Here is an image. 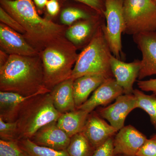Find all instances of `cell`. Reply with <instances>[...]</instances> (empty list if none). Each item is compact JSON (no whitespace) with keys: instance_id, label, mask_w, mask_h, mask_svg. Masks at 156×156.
I'll use <instances>...</instances> for the list:
<instances>
[{"instance_id":"obj_1","label":"cell","mask_w":156,"mask_h":156,"mask_svg":"<svg viewBox=\"0 0 156 156\" xmlns=\"http://www.w3.org/2000/svg\"><path fill=\"white\" fill-rule=\"evenodd\" d=\"M0 5L22 26L26 32L23 35L39 53L65 36L68 27L41 17L33 0H0Z\"/></svg>"},{"instance_id":"obj_2","label":"cell","mask_w":156,"mask_h":156,"mask_svg":"<svg viewBox=\"0 0 156 156\" xmlns=\"http://www.w3.org/2000/svg\"><path fill=\"white\" fill-rule=\"evenodd\" d=\"M0 91L15 92L28 97L50 92L44 83L40 55H11L0 66Z\"/></svg>"},{"instance_id":"obj_3","label":"cell","mask_w":156,"mask_h":156,"mask_svg":"<svg viewBox=\"0 0 156 156\" xmlns=\"http://www.w3.org/2000/svg\"><path fill=\"white\" fill-rule=\"evenodd\" d=\"M77 49L65 36L52 42L39 53L43 65L44 83L50 92L71 78L77 59Z\"/></svg>"},{"instance_id":"obj_4","label":"cell","mask_w":156,"mask_h":156,"mask_svg":"<svg viewBox=\"0 0 156 156\" xmlns=\"http://www.w3.org/2000/svg\"><path fill=\"white\" fill-rule=\"evenodd\" d=\"M104 23L92 41L79 53L71 78L86 75H100L107 79L114 78L111 67L112 54L104 32Z\"/></svg>"},{"instance_id":"obj_5","label":"cell","mask_w":156,"mask_h":156,"mask_svg":"<svg viewBox=\"0 0 156 156\" xmlns=\"http://www.w3.org/2000/svg\"><path fill=\"white\" fill-rule=\"evenodd\" d=\"M62 114L53 105L50 92L30 97L23 105L17 118L18 140L30 139L39 129L57 121Z\"/></svg>"},{"instance_id":"obj_6","label":"cell","mask_w":156,"mask_h":156,"mask_svg":"<svg viewBox=\"0 0 156 156\" xmlns=\"http://www.w3.org/2000/svg\"><path fill=\"white\" fill-rule=\"evenodd\" d=\"M124 33L134 35L156 31V3L154 0H124Z\"/></svg>"},{"instance_id":"obj_7","label":"cell","mask_w":156,"mask_h":156,"mask_svg":"<svg viewBox=\"0 0 156 156\" xmlns=\"http://www.w3.org/2000/svg\"><path fill=\"white\" fill-rule=\"evenodd\" d=\"M124 0H105L104 15L106 24H103L105 35L113 55L122 58V35L126 30V23L123 12Z\"/></svg>"},{"instance_id":"obj_8","label":"cell","mask_w":156,"mask_h":156,"mask_svg":"<svg viewBox=\"0 0 156 156\" xmlns=\"http://www.w3.org/2000/svg\"><path fill=\"white\" fill-rule=\"evenodd\" d=\"M105 18L103 14H98L88 19L78 20L68 27L65 36L77 50L83 49L92 41L99 27L105 23Z\"/></svg>"},{"instance_id":"obj_9","label":"cell","mask_w":156,"mask_h":156,"mask_svg":"<svg viewBox=\"0 0 156 156\" xmlns=\"http://www.w3.org/2000/svg\"><path fill=\"white\" fill-rule=\"evenodd\" d=\"M115 102L106 107L98 108L96 112L118 131L124 127L129 114L137 108V100L134 94H123L117 98Z\"/></svg>"},{"instance_id":"obj_10","label":"cell","mask_w":156,"mask_h":156,"mask_svg":"<svg viewBox=\"0 0 156 156\" xmlns=\"http://www.w3.org/2000/svg\"><path fill=\"white\" fill-rule=\"evenodd\" d=\"M132 36L142 54L138 80L156 75V31L140 33Z\"/></svg>"},{"instance_id":"obj_11","label":"cell","mask_w":156,"mask_h":156,"mask_svg":"<svg viewBox=\"0 0 156 156\" xmlns=\"http://www.w3.org/2000/svg\"><path fill=\"white\" fill-rule=\"evenodd\" d=\"M147 139L144 134L134 126L131 125L124 126L114 137L115 154L136 156Z\"/></svg>"},{"instance_id":"obj_12","label":"cell","mask_w":156,"mask_h":156,"mask_svg":"<svg viewBox=\"0 0 156 156\" xmlns=\"http://www.w3.org/2000/svg\"><path fill=\"white\" fill-rule=\"evenodd\" d=\"M1 50L9 55L35 56L39 53L32 47L22 34L0 23Z\"/></svg>"},{"instance_id":"obj_13","label":"cell","mask_w":156,"mask_h":156,"mask_svg":"<svg viewBox=\"0 0 156 156\" xmlns=\"http://www.w3.org/2000/svg\"><path fill=\"white\" fill-rule=\"evenodd\" d=\"M118 130L100 116L96 111L89 113L82 132L95 149L115 136Z\"/></svg>"},{"instance_id":"obj_14","label":"cell","mask_w":156,"mask_h":156,"mask_svg":"<svg viewBox=\"0 0 156 156\" xmlns=\"http://www.w3.org/2000/svg\"><path fill=\"white\" fill-rule=\"evenodd\" d=\"M112 73L117 83L123 89L124 94H132L133 85L138 78L141 61L136 59L126 63L112 55L110 60Z\"/></svg>"},{"instance_id":"obj_15","label":"cell","mask_w":156,"mask_h":156,"mask_svg":"<svg viewBox=\"0 0 156 156\" xmlns=\"http://www.w3.org/2000/svg\"><path fill=\"white\" fill-rule=\"evenodd\" d=\"M70 138L58 127L56 121L43 126L30 139L38 145L55 150L66 151Z\"/></svg>"},{"instance_id":"obj_16","label":"cell","mask_w":156,"mask_h":156,"mask_svg":"<svg viewBox=\"0 0 156 156\" xmlns=\"http://www.w3.org/2000/svg\"><path fill=\"white\" fill-rule=\"evenodd\" d=\"M123 94V89L117 83L115 78H107L95 89L91 97L77 109L90 113L98 107L106 105Z\"/></svg>"},{"instance_id":"obj_17","label":"cell","mask_w":156,"mask_h":156,"mask_svg":"<svg viewBox=\"0 0 156 156\" xmlns=\"http://www.w3.org/2000/svg\"><path fill=\"white\" fill-rule=\"evenodd\" d=\"M74 79L70 78L55 86L50 92L53 105L61 114L76 109L74 98Z\"/></svg>"},{"instance_id":"obj_18","label":"cell","mask_w":156,"mask_h":156,"mask_svg":"<svg viewBox=\"0 0 156 156\" xmlns=\"http://www.w3.org/2000/svg\"><path fill=\"white\" fill-rule=\"evenodd\" d=\"M61 6L58 14L59 20L61 24L67 27L78 20L88 19L99 14L89 6L74 1L64 2L61 4Z\"/></svg>"},{"instance_id":"obj_19","label":"cell","mask_w":156,"mask_h":156,"mask_svg":"<svg viewBox=\"0 0 156 156\" xmlns=\"http://www.w3.org/2000/svg\"><path fill=\"white\" fill-rule=\"evenodd\" d=\"M30 97L15 92L0 91V118L8 122H16L23 105Z\"/></svg>"},{"instance_id":"obj_20","label":"cell","mask_w":156,"mask_h":156,"mask_svg":"<svg viewBox=\"0 0 156 156\" xmlns=\"http://www.w3.org/2000/svg\"><path fill=\"white\" fill-rule=\"evenodd\" d=\"M105 79L100 75H86L75 79L73 89L76 108L89 99L90 94L94 92Z\"/></svg>"},{"instance_id":"obj_21","label":"cell","mask_w":156,"mask_h":156,"mask_svg":"<svg viewBox=\"0 0 156 156\" xmlns=\"http://www.w3.org/2000/svg\"><path fill=\"white\" fill-rule=\"evenodd\" d=\"M89 114L88 112L80 109L65 113L58 118L57 126L71 137L82 132Z\"/></svg>"},{"instance_id":"obj_22","label":"cell","mask_w":156,"mask_h":156,"mask_svg":"<svg viewBox=\"0 0 156 156\" xmlns=\"http://www.w3.org/2000/svg\"><path fill=\"white\" fill-rule=\"evenodd\" d=\"M26 156H69L66 151H57L36 144L29 138L17 140Z\"/></svg>"},{"instance_id":"obj_23","label":"cell","mask_w":156,"mask_h":156,"mask_svg":"<svg viewBox=\"0 0 156 156\" xmlns=\"http://www.w3.org/2000/svg\"><path fill=\"white\" fill-rule=\"evenodd\" d=\"M95 150L82 132L71 137L66 150L69 156H93Z\"/></svg>"},{"instance_id":"obj_24","label":"cell","mask_w":156,"mask_h":156,"mask_svg":"<svg viewBox=\"0 0 156 156\" xmlns=\"http://www.w3.org/2000/svg\"><path fill=\"white\" fill-rule=\"evenodd\" d=\"M137 100V108L142 109L147 113L151 123L156 129V96L153 94L148 95L142 91L135 89L133 91Z\"/></svg>"},{"instance_id":"obj_25","label":"cell","mask_w":156,"mask_h":156,"mask_svg":"<svg viewBox=\"0 0 156 156\" xmlns=\"http://www.w3.org/2000/svg\"><path fill=\"white\" fill-rule=\"evenodd\" d=\"M0 138L8 141L18 140L19 133L17 121L8 122L0 118Z\"/></svg>"},{"instance_id":"obj_26","label":"cell","mask_w":156,"mask_h":156,"mask_svg":"<svg viewBox=\"0 0 156 156\" xmlns=\"http://www.w3.org/2000/svg\"><path fill=\"white\" fill-rule=\"evenodd\" d=\"M0 156H26L17 141L0 139Z\"/></svg>"},{"instance_id":"obj_27","label":"cell","mask_w":156,"mask_h":156,"mask_svg":"<svg viewBox=\"0 0 156 156\" xmlns=\"http://www.w3.org/2000/svg\"><path fill=\"white\" fill-rule=\"evenodd\" d=\"M0 21L2 23L21 34H25V30L19 22L1 7H0Z\"/></svg>"},{"instance_id":"obj_28","label":"cell","mask_w":156,"mask_h":156,"mask_svg":"<svg viewBox=\"0 0 156 156\" xmlns=\"http://www.w3.org/2000/svg\"><path fill=\"white\" fill-rule=\"evenodd\" d=\"M114 137H112L95 149L93 156H117L113 146Z\"/></svg>"},{"instance_id":"obj_29","label":"cell","mask_w":156,"mask_h":156,"mask_svg":"<svg viewBox=\"0 0 156 156\" xmlns=\"http://www.w3.org/2000/svg\"><path fill=\"white\" fill-rule=\"evenodd\" d=\"M60 4L66 1H74L82 3L94 9L99 14H103L105 11V0H58Z\"/></svg>"},{"instance_id":"obj_30","label":"cell","mask_w":156,"mask_h":156,"mask_svg":"<svg viewBox=\"0 0 156 156\" xmlns=\"http://www.w3.org/2000/svg\"><path fill=\"white\" fill-rule=\"evenodd\" d=\"M136 156H156V139H147Z\"/></svg>"},{"instance_id":"obj_31","label":"cell","mask_w":156,"mask_h":156,"mask_svg":"<svg viewBox=\"0 0 156 156\" xmlns=\"http://www.w3.org/2000/svg\"><path fill=\"white\" fill-rule=\"evenodd\" d=\"M61 4L58 0H48L45 7L47 17L45 18L52 20L53 18L57 17L60 13Z\"/></svg>"},{"instance_id":"obj_32","label":"cell","mask_w":156,"mask_h":156,"mask_svg":"<svg viewBox=\"0 0 156 156\" xmlns=\"http://www.w3.org/2000/svg\"><path fill=\"white\" fill-rule=\"evenodd\" d=\"M137 85L141 91L152 92L156 96V79H151L147 80H138Z\"/></svg>"},{"instance_id":"obj_33","label":"cell","mask_w":156,"mask_h":156,"mask_svg":"<svg viewBox=\"0 0 156 156\" xmlns=\"http://www.w3.org/2000/svg\"><path fill=\"white\" fill-rule=\"evenodd\" d=\"M48 0H33L37 11L42 12L45 11V7Z\"/></svg>"},{"instance_id":"obj_34","label":"cell","mask_w":156,"mask_h":156,"mask_svg":"<svg viewBox=\"0 0 156 156\" xmlns=\"http://www.w3.org/2000/svg\"><path fill=\"white\" fill-rule=\"evenodd\" d=\"M10 55L7 54L2 50H0V66H2L6 63Z\"/></svg>"},{"instance_id":"obj_35","label":"cell","mask_w":156,"mask_h":156,"mask_svg":"<svg viewBox=\"0 0 156 156\" xmlns=\"http://www.w3.org/2000/svg\"><path fill=\"white\" fill-rule=\"evenodd\" d=\"M150 138H153V139H156V133L153 134L151 136Z\"/></svg>"},{"instance_id":"obj_36","label":"cell","mask_w":156,"mask_h":156,"mask_svg":"<svg viewBox=\"0 0 156 156\" xmlns=\"http://www.w3.org/2000/svg\"><path fill=\"white\" fill-rule=\"evenodd\" d=\"M117 156H126V155H117Z\"/></svg>"},{"instance_id":"obj_37","label":"cell","mask_w":156,"mask_h":156,"mask_svg":"<svg viewBox=\"0 0 156 156\" xmlns=\"http://www.w3.org/2000/svg\"><path fill=\"white\" fill-rule=\"evenodd\" d=\"M154 1L156 3V0H154Z\"/></svg>"}]
</instances>
